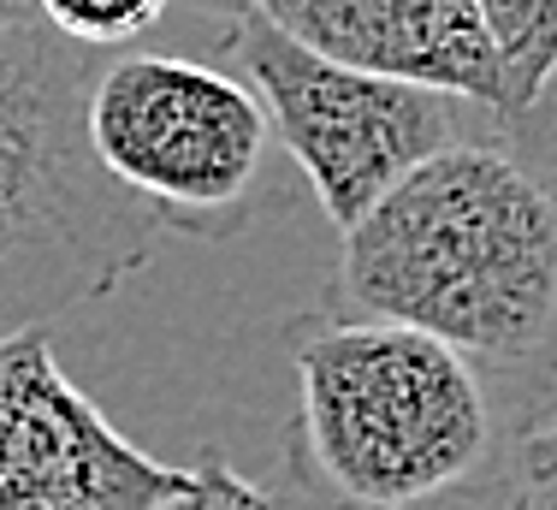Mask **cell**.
I'll return each instance as SVG.
<instances>
[{"label":"cell","instance_id":"1","mask_svg":"<svg viewBox=\"0 0 557 510\" xmlns=\"http://www.w3.org/2000/svg\"><path fill=\"white\" fill-rule=\"evenodd\" d=\"M338 298L469 356L516 446L557 398V191L504 137L450 143L344 232Z\"/></svg>","mask_w":557,"mask_h":510},{"label":"cell","instance_id":"5","mask_svg":"<svg viewBox=\"0 0 557 510\" xmlns=\"http://www.w3.org/2000/svg\"><path fill=\"white\" fill-rule=\"evenodd\" d=\"M220 48L232 60V72L261 96L273 137L290 149V160L314 184V196H321L326 220L338 232H350L421 160H433L450 143L504 131L498 113L462 96L356 72V65H338L326 53L302 48L261 7Z\"/></svg>","mask_w":557,"mask_h":510},{"label":"cell","instance_id":"15","mask_svg":"<svg viewBox=\"0 0 557 510\" xmlns=\"http://www.w3.org/2000/svg\"><path fill=\"white\" fill-rule=\"evenodd\" d=\"M421 510H493V481H481V487L457 493V499H440V505H421Z\"/></svg>","mask_w":557,"mask_h":510},{"label":"cell","instance_id":"12","mask_svg":"<svg viewBox=\"0 0 557 510\" xmlns=\"http://www.w3.org/2000/svg\"><path fill=\"white\" fill-rule=\"evenodd\" d=\"M493 510H557V463H534L510 451L493 475Z\"/></svg>","mask_w":557,"mask_h":510},{"label":"cell","instance_id":"7","mask_svg":"<svg viewBox=\"0 0 557 510\" xmlns=\"http://www.w3.org/2000/svg\"><path fill=\"white\" fill-rule=\"evenodd\" d=\"M261 12L338 65L445 89L504 119V72L481 0H261Z\"/></svg>","mask_w":557,"mask_h":510},{"label":"cell","instance_id":"3","mask_svg":"<svg viewBox=\"0 0 557 510\" xmlns=\"http://www.w3.org/2000/svg\"><path fill=\"white\" fill-rule=\"evenodd\" d=\"M101 60L48 24L0 31V332L119 291L161 232L89 149Z\"/></svg>","mask_w":557,"mask_h":510},{"label":"cell","instance_id":"13","mask_svg":"<svg viewBox=\"0 0 557 510\" xmlns=\"http://www.w3.org/2000/svg\"><path fill=\"white\" fill-rule=\"evenodd\" d=\"M184 12H190V19H208V24H220V42L225 36L237 31V24L249 19V12L261 7V0H178Z\"/></svg>","mask_w":557,"mask_h":510},{"label":"cell","instance_id":"4","mask_svg":"<svg viewBox=\"0 0 557 510\" xmlns=\"http://www.w3.org/2000/svg\"><path fill=\"white\" fill-rule=\"evenodd\" d=\"M89 149L154 226L232 238L256 220L273 172V119L220 60L113 53L89 84Z\"/></svg>","mask_w":557,"mask_h":510},{"label":"cell","instance_id":"11","mask_svg":"<svg viewBox=\"0 0 557 510\" xmlns=\"http://www.w3.org/2000/svg\"><path fill=\"white\" fill-rule=\"evenodd\" d=\"M498 137H504V149L522 160L528 172H540V179L557 191V77L516 119H504Z\"/></svg>","mask_w":557,"mask_h":510},{"label":"cell","instance_id":"2","mask_svg":"<svg viewBox=\"0 0 557 510\" xmlns=\"http://www.w3.org/2000/svg\"><path fill=\"white\" fill-rule=\"evenodd\" d=\"M504 410L469 356L397 320L297 332V475L338 510H421L504 469Z\"/></svg>","mask_w":557,"mask_h":510},{"label":"cell","instance_id":"10","mask_svg":"<svg viewBox=\"0 0 557 510\" xmlns=\"http://www.w3.org/2000/svg\"><path fill=\"white\" fill-rule=\"evenodd\" d=\"M154 510H285V505H278L268 487H256L249 475H237V469L225 463V451L208 446L202 458L190 463V481Z\"/></svg>","mask_w":557,"mask_h":510},{"label":"cell","instance_id":"8","mask_svg":"<svg viewBox=\"0 0 557 510\" xmlns=\"http://www.w3.org/2000/svg\"><path fill=\"white\" fill-rule=\"evenodd\" d=\"M504 72V119H516L557 77V0H481Z\"/></svg>","mask_w":557,"mask_h":510},{"label":"cell","instance_id":"6","mask_svg":"<svg viewBox=\"0 0 557 510\" xmlns=\"http://www.w3.org/2000/svg\"><path fill=\"white\" fill-rule=\"evenodd\" d=\"M184 481L60 368L48 327L0 332V510H154Z\"/></svg>","mask_w":557,"mask_h":510},{"label":"cell","instance_id":"14","mask_svg":"<svg viewBox=\"0 0 557 510\" xmlns=\"http://www.w3.org/2000/svg\"><path fill=\"white\" fill-rule=\"evenodd\" d=\"M510 451H522V458H534V463H557V398H552V410L540 415V427L528 439H516Z\"/></svg>","mask_w":557,"mask_h":510},{"label":"cell","instance_id":"16","mask_svg":"<svg viewBox=\"0 0 557 510\" xmlns=\"http://www.w3.org/2000/svg\"><path fill=\"white\" fill-rule=\"evenodd\" d=\"M18 24H42L36 0H0V31H18Z\"/></svg>","mask_w":557,"mask_h":510},{"label":"cell","instance_id":"9","mask_svg":"<svg viewBox=\"0 0 557 510\" xmlns=\"http://www.w3.org/2000/svg\"><path fill=\"white\" fill-rule=\"evenodd\" d=\"M36 7H42V24L60 31L65 42L108 53L143 42L172 12V0H36Z\"/></svg>","mask_w":557,"mask_h":510}]
</instances>
